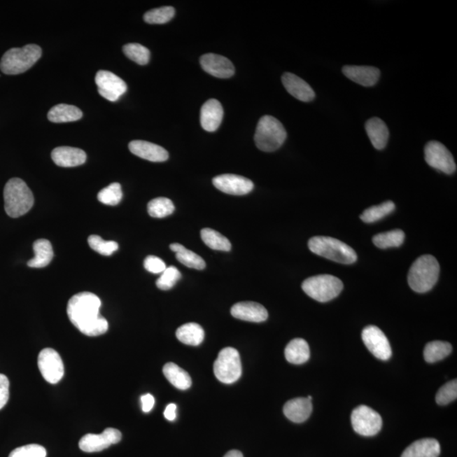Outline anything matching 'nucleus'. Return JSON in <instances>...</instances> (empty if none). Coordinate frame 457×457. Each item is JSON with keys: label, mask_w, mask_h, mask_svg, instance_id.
<instances>
[{"label": "nucleus", "mask_w": 457, "mask_h": 457, "mask_svg": "<svg viewBox=\"0 0 457 457\" xmlns=\"http://www.w3.org/2000/svg\"><path fill=\"white\" fill-rule=\"evenodd\" d=\"M101 300L91 293L73 296L67 305L69 319L76 329L87 337H99L107 332L108 323L100 314Z\"/></svg>", "instance_id": "obj_1"}, {"label": "nucleus", "mask_w": 457, "mask_h": 457, "mask_svg": "<svg viewBox=\"0 0 457 457\" xmlns=\"http://www.w3.org/2000/svg\"><path fill=\"white\" fill-rule=\"evenodd\" d=\"M6 212L11 218H19L29 212L34 197L26 182L20 178L8 181L3 189Z\"/></svg>", "instance_id": "obj_2"}, {"label": "nucleus", "mask_w": 457, "mask_h": 457, "mask_svg": "<svg viewBox=\"0 0 457 457\" xmlns=\"http://www.w3.org/2000/svg\"><path fill=\"white\" fill-rule=\"evenodd\" d=\"M440 265L432 255H423L412 264L408 273V284L419 293L430 290L438 281Z\"/></svg>", "instance_id": "obj_3"}, {"label": "nucleus", "mask_w": 457, "mask_h": 457, "mask_svg": "<svg viewBox=\"0 0 457 457\" xmlns=\"http://www.w3.org/2000/svg\"><path fill=\"white\" fill-rule=\"evenodd\" d=\"M42 48L36 44L6 51L0 62V70L6 75H19L34 66L41 58Z\"/></svg>", "instance_id": "obj_4"}, {"label": "nucleus", "mask_w": 457, "mask_h": 457, "mask_svg": "<svg viewBox=\"0 0 457 457\" xmlns=\"http://www.w3.org/2000/svg\"><path fill=\"white\" fill-rule=\"evenodd\" d=\"M311 252L343 265L353 264L358 255L350 246L329 237H314L309 241Z\"/></svg>", "instance_id": "obj_5"}, {"label": "nucleus", "mask_w": 457, "mask_h": 457, "mask_svg": "<svg viewBox=\"0 0 457 457\" xmlns=\"http://www.w3.org/2000/svg\"><path fill=\"white\" fill-rule=\"evenodd\" d=\"M286 131L280 120L265 115L258 121L254 141L258 149L264 152H274L280 148L286 139Z\"/></svg>", "instance_id": "obj_6"}, {"label": "nucleus", "mask_w": 457, "mask_h": 457, "mask_svg": "<svg viewBox=\"0 0 457 457\" xmlns=\"http://www.w3.org/2000/svg\"><path fill=\"white\" fill-rule=\"evenodd\" d=\"M303 291L319 302H326L337 297L343 290V283L330 274H321L307 279L302 285Z\"/></svg>", "instance_id": "obj_7"}, {"label": "nucleus", "mask_w": 457, "mask_h": 457, "mask_svg": "<svg viewBox=\"0 0 457 457\" xmlns=\"http://www.w3.org/2000/svg\"><path fill=\"white\" fill-rule=\"evenodd\" d=\"M216 377L224 384H233L241 378L242 370L240 354L232 347H226L218 353L213 364Z\"/></svg>", "instance_id": "obj_8"}, {"label": "nucleus", "mask_w": 457, "mask_h": 457, "mask_svg": "<svg viewBox=\"0 0 457 457\" xmlns=\"http://www.w3.org/2000/svg\"><path fill=\"white\" fill-rule=\"evenodd\" d=\"M351 419L353 430L360 435L374 436L381 430V416L367 406L355 408Z\"/></svg>", "instance_id": "obj_9"}, {"label": "nucleus", "mask_w": 457, "mask_h": 457, "mask_svg": "<svg viewBox=\"0 0 457 457\" xmlns=\"http://www.w3.org/2000/svg\"><path fill=\"white\" fill-rule=\"evenodd\" d=\"M426 163L432 168L438 169L447 175L456 172V164L451 153L446 146L437 141L428 143L424 148Z\"/></svg>", "instance_id": "obj_10"}, {"label": "nucleus", "mask_w": 457, "mask_h": 457, "mask_svg": "<svg viewBox=\"0 0 457 457\" xmlns=\"http://www.w3.org/2000/svg\"><path fill=\"white\" fill-rule=\"evenodd\" d=\"M38 369L47 382L55 385L62 379L64 374V363L60 355L54 349H45L38 355Z\"/></svg>", "instance_id": "obj_11"}, {"label": "nucleus", "mask_w": 457, "mask_h": 457, "mask_svg": "<svg viewBox=\"0 0 457 457\" xmlns=\"http://www.w3.org/2000/svg\"><path fill=\"white\" fill-rule=\"evenodd\" d=\"M362 338L370 353L378 359L386 361L391 358V344L379 328L370 325L363 330Z\"/></svg>", "instance_id": "obj_12"}, {"label": "nucleus", "mask_w": 457, "mask_h": 457, "mask_svg": "<svg viewBox=\"0 0 457 457\" xmlns=\"http://www.w3.org/2000/svg\"><path fill=\"white\" fill-rule=\"evenodd\" d=\"M95 83L99 94L111 102H115L127 90V83L118 76L108 71H98Z\"/></svg>", "instance_id": "obj_13"}, {"label": "nucleus", "mask_w": 457, "mask_h": 457, "mask_svg": "<svg viewBox=\"0 0 457 457\" xmlns=\"http://www.w3.org/2000/svg\"><path fill=\"white\" fill-rule=\"evenodd\" d=\"M122 435L116 428H108L102 434H87L80 439L79 447L87 453L99 452L108 449L112 444H118Z\"/></svg>", "instance_id": "obj_14"}, {"label": "nucleus", "mask_w": 457, "mask_h": 457, "mask_svg": "<svg viewBox=\"0 0 457 457\" xmlns=\"http://www.w3.org/2000/svg\"><path fill=\"white\" fill-rule=\"evenodd\" d=\"M213 184L218 190L230 195H246L253 191V181L244 176L225 174L213 178Z\"/></svg>", "instance_id": "obj_15"}, {"label": "nucleus", "mask_w": 457, "mask_h": 457, "mask_svg": "<svg viewBox=\"0 0 457 457\" xmlns=\"http://www.w3.org/2000/svg\"><path fill=\"white\" fill-rule=\"evenodd\" d=\"M202 68L209 75L217 78H230L234 74L233 64L224 56L216 54H207L200 59Z\"/></svg>", "instance_id": "obj_16"}, {"label": "nucleus", "mask_w": 457, "mask_h": 457, "mask_svg": "<svg viewBox=\"0 0 457 457\" xmlns=\"http://www.w3.org/2000/svg\"><path fill=\"white\" fill-rule=\"evenodd\" d=\"M230 313L240 321L253 323L264 322L269 316L265 307L254 302H238L232 307Z\"/></svg>", "instance_id": "obj_17"}, {"label": "nucleus", "mask_w": 457, "mask_h": 457, "mask_svg": "<svg viewBox=\"0 0 457 457\" xmlns=\"http://www.w3.org/2000/svg\"><path fill=\"white\" fill-rule=\"evenodd\" d=\"M282 83L291 96L302 102H311L315 98V92L310 85L293 73H285L282 76Z\"/></svg>", "instance_id": "obj_18"}, {"label": "nucleus", "mask_w": 457, "mask_h": 457, "mask_svg": "<svg viewBox=\"0 0 457 457\" xmlns=\"http://www.w3.org/2000/svg\"><path fill=\"white\" fill-rule=\"evenodd\" d=\"M133 155L151 162H164L169 159V153L161 146L149 141L135 140L129 143Z\"/></svg>", "instance_id": "obj_19"}, {"label": "nucleus", "mask_w": 457, "mask_h": 457, "mask_svg": "<svg viewBox=\"0 0 457 457\" xmlns=\"http://www.w3.org/2000/svg\"><path fill=\"white\" fill-rule=\"evenodd\" d=\"M224 109L216 99H209L201 108L200 122L206 132L218 130L223 120Z\"/></svg>", "instance_id": "obj_20"}, {"label": "nucleus", "mask_w": 457, "mask_h": 457, "mask_svg": "<svg viewBox=\"0 0 457 457\" xmlns=\"http://www.w3.org/2000/svg\"><path fill=\"white\" fill-rule=\"evenodd\" d=\"M342 72L347 78L363 87L374 86L380 76L379 69L373 66H346Z\"/></svg>", "instance_id": "obj_21"}, {"label": "nucleus", "mask_w": 457, "mask_h": 457, "mask_svg": "<svg viewBox=\"0 0 457 457\" xmlns=\"http://www.w3.org/2000/svg\"><path fill=\"white\" fill-rule=\"evenodd\" d=\"M52 161L60 167H76L87 160V155L82 149L71 147H59L51 153Z\"/></svg>", "instance_id": "obj_22"}, {"label": "nucleus", "mask_w": 457, "mask_h": 457, "mask_svg": "<svg viewBox=\"0 0 457 457\" xmlns=\"http://www.w3.org/2000/svg\"><path fill=\"white\" fill-rule=\"evenodd\" d=\"M284 414L291 422L300 423L309 418L313 411L312 400L309 398H295L285 404Z\"/></svg>", "instance_id": "obj_23"}, {"label": "nucleus", "mask_w": 457, "mask_h": 457, "mask_svg": "<svg viewBox=\"0 0 457 457\" xmlns=\"http://www.w3.org/2000/svg\"><path fill=\"white\" fill-rule=\"evenodd\" d=\"M365 129L371 143L376 149L382 150L386 147L390 132L386 124L381 119L377 117L370 119L365 124Z\"/></svg>", "instance_id": "obj_24"}, {"label": "nucleus", "mask_w": 457, "mask_h": 457, "mask_svg": "<svg viewBox=\"0 0 457 457\" xmlns=\"http://www.w3.org/2000/svg\"><path fill=\"white\" fill-rule=\"evenodd\" d=\"M440 451V444L436 440L422 439L410 444L402 457H439Z\"/></svg>", "instance_id": "obj_25"}, {"label": "nucleus", "mask_w": 457, "mask_h": 457, "mask_svg": "<svg viewBox=\"0 0 457 457\" xmlns=\"http://www.w3.org/2000/svg\"><path fill=\"white\" fill-rule=\"evenodd\" d=\"M83 112L74 105L60 104L48 113V119L52 123H66L82 119Z\"/></svg>", "instance_id": "obj_26"}, {"label": "nucleus", "mask_w": 457, "mask_h": 457, "mask_svg": "<svg viewBox=\"0 0 457 457\" xmlns=\"http://www.w3.org/2000/svg\"><path fill=\"white\" fill-rule=\"evenodd\" d=\"M285 356L287 361L290 363L300 365L309 361L310 358V349L305 339L297 338L293 339L286 346Z\"/></svg>", "instance_id": "obj_27"}, {"label": "nucleus", "mask_w": 457, "mask_h": 457, "mask_svg": "<svg viewBox=\"0 0 457 457\" xmlns=\"http://www.w3.org/2000/svg\"><path fill=\"white\" fill-rule=\"evenodd\" d=\"M34 258L28 261L27 265L31 268H44L50 264L54 251H52L50 241L45 239L36 241L34 244Z\"/></svg>", "instance_id": "obj_28"}, {"label": "nucleus", "mask_w": 457, "mask_h": 457, "mask_svg": "<svg viewBox=\"0 0 457 457\" xmlns=\"http://www.w3.org/2000/svg\"><path fill=\"white\" fill-rule=\"evenodd\" d=\"M163 373L168 381L177 389L185 391L188 390L192 386V379L188 372L182 370L176 363H169L165 364Z\"/></svg>", "instance_id": "obj_29"}, {"label": "nucleus", "mask_w": 457, "mask_h": 457, "mask_svg": "<svg viewBox=\"0 0 457 457\" xmlns=\"http://www.w3.org/2000/svg\"><path fill=\"white\" fill-rule=\"evenodd\" d=\"M204 330L198 323H185L176 330V337L188 346H199L204 339Z\"/></svg>", "instance_id": "obj_30"}, {"label": "nucleus", "mask_w": 457, "mask_h": 457, "mask_svg": "<svg viewBox=\"0 0 457 457\" xmlns=\"http://www.w3.org/2000/svg\"><path fill=\"white\" fill-rule=\"evenodd\" d=\"M169 248L176 253V260L188 268L202 270L205 269V261L199 255L192 252L179 244H173Z\"/></svg>", "instance_id": "obj_31"}, {"label": "nucleus", "mask_w": 457, "mask_h": 457, "mask_svg": "<svg viewBox=\"0 0 457 457\" xmlns=\"http://www.w3.org/2000/svg\"><path fill=\"white\" fill-rule=\"evenodd\" d=\"M452 346L450 343L444 342H432L428 343L424 349V359L428 363H435L448 357L451 353Z\"/></svg>", "instance_id": "obj_32"}, {"label": "nucleus", "mask_w": 457, "mask_h": 457, "mask_svg": "<svg viewBox=\"0 0 457 457\" xmlns=\"http://www.w3.org/2000/svg\"><path fill=\"white\" fill-rule=\"evenodd\" d=\"M201 238L204 244L213 250L230 252V249H232V244H230V241L227 238L213 229L204 228L202 230Z\"/></svg>", "instance_id": "obj_33"}, {"label": "nucleus", "mask_w": 457, "mask_h": 457, "mask_svg": "<svg viewBox=\"0 0 457 457\" xmlns=\"http://www.w3.org/2000/svg\"><path fill=\"white\" fill-rule=\"evenodd\" d=\"M404 240H405V233L400 230L380 233L373 238L374 245L381 249L399 248L402 245Z\"/></svg>", "instance_id": "obj_34"}, {"label": "nucleus", "mask_w": 457, "mask_h": 457, "mask_svg": "<svg viewBox=\"0 0 457 457\" xmlns=\"http://www.w3.org/2000/svg\"><path fill=\"white\" fill-rule=\"evenodd\" d=\"M175 211V205L167 197H157L149 202L148 212L153 218H165Z\"/></svg>", "instance_id": "obj_35"}, {"label": "nucleus", "mask_w": 457, "mask_h": 457, "mask_svg": "<svg viewBox=\"0 0 457 457\" xmlns=\"http://www.w3.org/2000/svg\"><path fill=\"white\" fill-rule=\"evenodd\" d=\"M395 208L393 202L386 201L382 204L373 206V207L366 209L360 218L365 223H374L393 212Z\"/></svg>", "instance_id": "obj_36"}, {"label": "nucleus", "mask_w": 457, "mask_h": 457, "mask_svg": "<svg viewBox=\"0 0 457 457\" xmlns=\"http://www.w3.org/2000/svg\"><path fill=\"white\" fill-rule=\"evenodd\" d=\"M123 52L132 62L145 66L150 59V51L139 43H128L123 47Z\"/></svg>", "instance_id": "obj_37"}, {"label": "nucleus", "mask_w": 457, "mask_h": 457, "mask_svg": "<svg viewBox=\"0 0 457 457\" xmlns=\"http://www.w3.org/2000/svg\"><path fill=\"white\" fill-rule=\"evenodd\" d=\"M123 197L122 190L120 183H112L107 188L101 190L98 194L100 203L108 206H116L120 203Z\"/></svg>", "instance_id": "obj_38"}, {"label": "nucleus", "mask_w": 457, "mask_h": 457, "mask_svg": "<svg viewBox=\"0 0 457 457\" xmlns=\"http://www.w3.org/2000/svg\"><path fill=\"white\" fill-rule=\"evenodd\" d=\"M176 10L171 6H164L149 10L144 15V21L148 24L167 23L175 16Z\"/></svg>", "instance_id": "obj_39"}, {"label": "nucleus", "mask_w": 457, "mask_h": 457, "mask_svg": "<svg viewBox=\"0 0 457 457\" xmlns=\"http://www.w3.org/2000/svg\"><path fill=\"white\" fill-rule=\"evenodd\" d=\"M88 244L92 250L104 256H111L119 249V245L115 241H104L99 236L92 234L88 238Z\"/></svg>", "instance_id": "obj_40"}, {"label": "nucleus", "mask_w": 457, "mask_h": 457, "mask_svg": "<svg viewBox=\"0 0 457 457\" xmlns=\"http://www.w3.org/2000/svg\"><path fill=\"white\" fill-rule=\"evenodd\" d=\"M181 274L179 269L174 266L168 267L157 279L156 286L160 290H171L181 280Z\"/></svg>", "instance_id": "obj_41"}, {"label": "nucleus", "mask_w": 457, "mask_h": 457, "mask_svg": "<svg viewBox=\"0 0 457 457\" xmlns=\"http://www.w3.org/2000/svg\"><path fill=\"white\" fill-rule=\"evenodd\" d=\"M457 398V381L456 379L451 380L446 385H444L436 395V402L440 406L454 402Z\"/></svg>", "instance_id": "obj_42"}, {"label": "nucleus", "mask_w": 457, "mask_h": 457, "mask_svg": "<svg viewBox=\"0 0 457 457\" xmlns=\"http://www.w3.org/2000/svg\"><path fill=\"white\" fill-rule=\"evenodd\" d=\"M46 449L39 444H27L15 449L9 457H46Z\"/></svg>", "instance_id": "obj_43"}, {"label": "nucleus", "mask_w": 457, "mask_h": 457, "mask_svg": "<svg viewBox=\"0 0 457 457\" xmlns=\"http://www.w3.org/2000/svg\"><path fill=\"white\" fill-rule=\"evenodd\" d=\"M144 268L152 274H162L167 268L165 262L155 256H148L144 261Z\"/></svg>", "instance_id": "obj_44"}, {"label": "nucleus", "mask_w": 457, "mask_h": 457, "mask_svg": "<svg viewBox=\"0 0 457 457\" xmlns=\"http://www.w3.org/2000/svg\"><path fill=\"white\" fill-rule=\"evenodd\" d=\"M10 398V382L5 374H0V410L5 407Z\"/></svg>", "instance_id": "obj_45"}, {"label": "nucleus", "mask_w": 457, "mask_h": 457, "mask_svg": "<svg viewBox=\"0 0 457 457\" xmlns=\"http://www.w3.org/2000/svg\"><path fill=\"white\" fill-rule=\"evenodd\" d=\"M141 409L147 414L153 409L155 400L151 394H146L141 396Z\"/></svg>", "instance_id": "obj_46"}, {"label": "nucleus", "mask_w": 457, "mask_h": 457, "mask_svg": "<svg viewBox=\"0 0 457 457\" xmlns=\"http://www.w3.org/2000/svg\"><path fill=\"white\" fill-rule=\"evenodd\" d=\"M165 419L169 420V421H174L176 419V404H169V405L165 408L164 412Z\"/></svg>", "instance_id": "obj_47"}, {"label": "nucleus", "mask_w": 457, "mask_h": 457, "mask_svg": "<svg viewBox=\"0 0 457 457\" xmlns=\"http://www.w3.org/2000/svg\"><path fill=\"white\" fill-rule=\"evenodd\" d=\"M224 457H244V455L239 451H230Z\"/></svg>", "instance_id": "obj_48"}]
</instances>
